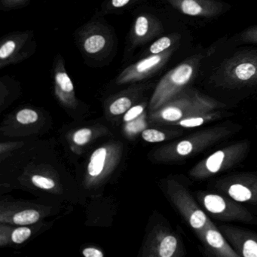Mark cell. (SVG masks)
Here are the masks:
<instances>
[{"instance_id":"cell-29","label":"cell","mask_w":257,"mask_h":257,"mask_svg":"<svg viewBox=\"0 0 257 257\" xmlns=\"http://www.w3.org/2000/svg\"><path fill=\"white\" fill-rule=\"evenodd\" d=\"M144 105H137L131 107L124 115V121L129 122L136 119L138 117L144 114Z\"/></svg>"},{"instance_id":"cell-30","label":"cell","mask_w":257,"mask_h":257,"mask_svg":"<svg viewBox=\"0 0 257 257\" xmlns=\"http://www.w3.org/2000/svg\"><path fill=\"white\" fill-rule=\"evenodd\" d=\"M82 254L85 257H103L104 255L102 251L94 247L85 248L82 250Z\"/></svg>"},{"instance_id":"cell-9","label":"cell","mask_w":257,"mask_h":257,"mask_svg":"<svg viewBox=\"0 0 257 257\" xmlns=\"http://www.w3.org/2000/svg\"><path fill=\"white\" fill-rule=\"evenodd\" d=\"M175 46L158 55H150L147 58L124 69L117 78V84L138 82L153 76L168 62L175 50Z\"/></svg>"},{"instance_id":"cell-18","label":"cell","mask_w":257,"mask_h":257,"mask_svg":"<svg viewBox=\"0 0 257 257\" xmlns=\"http://www.w3.org/2000/svg\"><path fill=\"white\" fill-rule=\"evenodd\" d=\"M111 160V153L108 147H100L96 150L90 158L88 165V176L92 179L101 177L109 168Z\"/></svg>"},{"instance_id":"cell-25","label":"cell","mask_w":257,"mask_h":257,"mask_svg":"<svg viewBox=\"0 0 257 257\" xmlns=\"http://www.w3.org/2000/svg\"><path fill=\"white\" fill-rule=\"evenodd\" d=\"M92 137V131L89 128H82L76 131L73 135V141L77 146L88 144Z\"/></svg>"},{"instance_id":"cell-26","label":"cell","mask_w":257,"mask_h":257,"mask_svg":"<svg viewBox=\"0 0 257 257\" xmlns=\"http://www.w3.org/2000/svg\"><path fill=\"white\" fill-rule=\"evenodd\" d=\"M31 230L27 227H20V228H16L12 232L11 239L15 243L20 244L24 243L25 240H28L31 237Z\"/></svg>"},{"instance_id":"cell-13","label":"cell","mask_w":257,"mask_h":257,"mask_svg":"<svg viewBox=\"0 0 257 257\" xmlns=\"http://www.w3.org/2000/svg\"><path fill=\"white\" fill-rule=\"evenodd\" d=\"M150 255L159 257H180L184 255L183 243L178 236L169 230H158L150 247Z\"/></svg>"},{"instance_id":"cell-24","label":"cell","mask_w":257,"mask_h":257,"mask_svg":"<svg viewBox=\"0 0 257 257\" xmlns=\"http://www.w3.org/2000/svg\"><path fill=\"white\" fill-rule=\"evenodd\" d=\"M16 118L21 124H30L37 121L39 115L38 113L33 109H24L18 112Z\"/></svg>"},{"instance_id":"cell-4","label":"cell","mask_w":257,"mask_h":257,"mask_svg":"<svg viewBox=\"0 0 257 257\" xmlns=\"http://www.w3.org/2000/svg\"><path fill=\"white\" fill-rule=\"evenodd\" d=\"M231 133L232 130L226 126L203 129L181 141L162 147L159 151V159L163 161H181L188 159L228 138Z\"/></svg>"},{"instance_id":"cell-21","label":"cell","mask_w":257,"mask_h":257,"mask_svg":"<svg viewBox=\"0 0 257 257\" xmlns=\"http://www.w3.org/2000/svg\"><path fill=\"white\" fill-rule=\"evenodd\" d=\"M182 132L179 131L166 133L157 129H146L142 132V138L149 143H160L166 141L168 138H176L182 135Z\"/></svg>"},{"instance_id":"cell-10","label":"cell","mask_w":257,"mask_h":257,"mask_svg":"<svg viewBox=\"0 0 257 257\" xmlns=\"http://www.w3.org/2000/svg\"><path fill=\"white\" fill-rule=\"evenodd\" d=\"M219 228L240 256L257 257V234L233 225Z\"/></svg>"},{"instance_id":"cell-15","label":"cell","mask_w":257,"mask_h":257,"mask_svg":"<svg viewBox=\"0 0 257 257\" xmlns=\"http://www.w3.org/2000/svg\"><path fill=\"white\" fill-rule=\"evenodd\" d=\"M55 92L59 101L64 106L73 107L76 105L74 86L67 74L64 61L60 58L55 68Z\"/></svg>"},{"instance_id":"cell-1","label":"cell","mask_w":257,"mask_h":257,"mask_svg":"<svg viewBox=\"0 0 257 257\" xmlns=\"http://www.w3.org/2000/svg\"><path fill=\"white\" fill-rule=\"evenodd\" d=\"M224 106L195 90H184L175 98L151 112L150 118L153 122L171 125L182 118L217 110Z\"/></svg>"},{"instance_id":"cell-8","label":"cell","mask_w":257,"mask_h":257,"mask_svg":"<svg viewBox=\"0 0 257 257\" xmlns=\"http://www.w3.org/2000/svg\"><path fill=\"white\" fill-rule=\"evenodd\" d=\"M215 187L237 202L257 204V175L240 174L217 180Z\"/></svg>"},{"instance_id":"cell-11","label":"cell","mask_w":257,"mask_h":257,"mask_svg":"<svg viewBox=\"0 0 257 257\" xmlns=\"http://www.w3.org/2000/svg\"><path fill=\"white\" fill-rule=\"evenodd\" d=\"M204 245L207 255L217 257H239L219 228L210 221V223L198 235Z\"/></svg>"},{"instance_id":"cell-12","label":"cell","mask_w":257,"mask_h":257,"mask_svg":"<svg viewBox=\"0 0 257 257\" xmlns=\"http://www.w3.org/2000/svg\"><path fill=\"white\" fill-rule=\"evenodd\" d=\"M167 2L186 16L206 19L219 16L224 8L219 0H167Z\"/></svg>"},{"instance_id":"cell-31","label":"cell","mask_w":257,"mask_h":257,"mask_svg":"<svg viewBox=\"0 0 257 257\" xmlns=\"http://www.w3.org/2000/svg\"><path fill=\"white\" fill-rule=\"evenodd\" d=\"M131 0H111V5L113 8L119 9L126 7Z\"/></svg>"},{"instance_id":"cell-28","label":"cell","mask_w":257,"mask_h":257,"mask_svg":"<svg viewBox=\"0 0 257 257\" xmlns=\"http://www.w3.org/2000/svg\"><path fill=\"white\" fill-rule=\"evenodd\" d=\"M239 38L243 43L257 44V25L244 30L240 33Z\"/></svg>"},{"instance_id":"cell-23","label":"cell","mask_w":257,"mask_h":257,"mask_svg":"<svg viewBox=\"0 0 257 257\" xmlns=\"http://www.w3.org/2000/svg\"><path fill=\"white\" fill-rule=\"evenodd\" d=\"M132 106V100L127 96H121L115 99L109 105V112L114 115L125 113Z\"/></svg>"},{"instance_id":"cell-2","label":"cell","mask_w":257,"mask_h":257,"mask_svg":"<svg viewBox=\"0 0 257 257\" xmlns=\"http://www.w3.org/2000/svg\"><path fill=\"white\" fill-rule=\"evenodd\" d=\"M201 55H195L179 64L161 79L150 103L151 112L162 107L184 91L195 79L201 62Z\"/></svg>"},{"instance_id":"cell-19","label":"cell","mask_w":257,"mask_h":257,"mask_svg":"<svg viewBox=\"0 0 257 257\" xmlns=\"http://www.w3.org/2000/svg\"><path fill=\"white\" fill-rule=\"evenodd\" d=\"M222 117V113L219 111H212V112H204V113L198 114V115H192L182 118L176 122L173 123L171 125L178 126L183 128H193L198 127L203 124L211 122L214 120Z\"/></svg>"},{"instance_id":"cell-16","label":"cell","mask_w":257,"mask_h":257,"mask_svg":"<svg viewBox=\"0 0 257 257\" xmlns=\"http://www.w3.org/2000/svg\"><path fill=\"white\" fill-rule=\"evenodd\" d=\"M80 44L87 55H100L109 47V34L100 27H88L82 34Z\"/></svg>"},{"instance_id":"cell-5","label":"cell","mask_w":257,"mask_h":257,"mask_svg":"<svg viewBox=\"0 0 257 257\" xmlns=\"http://www.w3.org/2000/svg\"><path fill=\"white\" fill-rule=\"evenodd\" d=\"M247 141H239L215 152L195 165L189 175L195 180H205L240 163L249 150Z\"/></svg>"},{"instance_id":"cell-6","label":"cell","mask_w":257,"mask_h":257,"mask_svg":"<svg viewBox=\"0 0 257 257\" xmlns=\"http://www.w3.org/2000/svg\"><path fill=\"white\" fill-rule=\"evenodd\" d=\"M197 198L200 204L216 219L257 223L255 216L237 201L216 193L198 192Z\"/></svg>"},{"instance_id":"cell-3","label":"cell","mask_w":257,"mask_h":257,"mask_svg":"<svg viewBox=\"0 0 257 257\" xmlns=\"http://www.w3.org/2000/svg\"><path fill=\"white\" fill-rule=\"evenodd\" d=\"M214 81L227 88L257 85V51H243L225 60L216 71Z\"/></svg>"},{"instance_id":"cell-22","label":"cell","mask_w":257,"mask_h":257,"mask_svg":"<svg viewBox=\"0 0 257 257\" xmlns=\"http://www.w3.org/2000/svg\"><path fill=\"white\" fill-rule=\"evenodd\" d=\"M40 214L37 210H25L16 213L13 216V221L15 224L21 225H31L35 223L40 219Z\"/></svg>"},{"instance_id":"cell-20","label":"cell","mask_w":257,"mask_h":257,"mask_svg":"<svg viewBox=\"0 0 257 257\" xmlns=\"http://www.w3.org/2000/svg\"><path fill=\"white\" fill-rule=\"evenodd\" d=\"M180 39V35L178 34H171L159 39L157 41L153 43L149 49V53L150 55H158L162 53L171 48L174 47L175 44L178 43Z\"/></svg>"},{"instance_id":"cell-17","label":"cell","mask_w":257,"mask_h":257,"mask_svg":"<svg viewBox=\"0 0 257 257\" xmlns=\"http://www.w3.org/2000/svg\"><path fill=\"white\" fill-rule=\"evenodd\" d=\"M30 37L28 34H22L7 37L0 46V67H5L16 61H19L22 56V51L28 43Z\"/></svg>"},{"instance_id":"cell-7","label":"cell","mask_w":257,"mask_h":257,"mask_svg":"<svg viewBox=\"0 0 257 257\" xmlns=\"http://www.w3.org/2000/svg\"><path fill=\"white\" fill-rule=\"evenodd\" d=\"M168 192L171 201L197 236L210 223L204 210L199 207L185 186L174 180L168 181Z\"/></svg>"},{"instance_id":"cell-32","label":"cell","mask_w":257,"mask_h":257,"mask_svg":"<svg viewBox=\"0 0 257 257\" xmlns=\"http://www.w3.org/2000/svg\"><path fill=\"white\" fill-rule=\"evenodd\" d=\"M5 1H7V4H21V3H23L25 0H5Z\"/></svg>"},{"instance_id":"cell-14","label":"cell","mask_w":257,"mask_h":257,"mask_svg":"<svg viewBox=\"0 0 257 257\" xmlns=\"http://www.w3.org/2000/svg\"><path fill=\"white\" fill-rule=\"evenodd\" d=\"M163 31L162 23L154 16L142 15L135 21L131 40L133 46L144 44L150 41Z\"/></svg>"},{"instance_id":"cell-27","label":"cell","mask_w":257,"mask_h":257,"mask_svg":"<svg viewBox=\"0 0 257 257\" xmlns=\"http://www.w3.org/2000/svg\"><path fill=\"white\" fill-rule=\"evenodd\" d=\"M31 181L34 186L46 190L53 189L55 186V181L52 179L41 175H37V174L33 176Z\"/></svg>"}]
</instances>
